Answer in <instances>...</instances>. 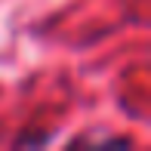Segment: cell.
I'll list each match as a JSON object with an SVG mask.
<instances>
[{
    "mask_svg": "<svg viewBox=\"0 0 151 151\" xmlns=\"http://www.w3.org/2000/svg\"><path fill=\"white\" fill-rule=\"evenodd\" d=\"M133 142L127 136H77L68 142V148H129Z\"/></svg>",
    "mask_w": 151,
    "mask_h": 151,
    "instance_id": "6da1fadb",
    "label": "cell"
},
{
    "mask_svg": "<svg viewBox=\"0 0 151 151\" xmlns=\"http://www.w3.org/2000/svg\"><path fill=\"white\" fill-rule=\"evenodd\" d=\"M52 139L56 136L50 133V129H28L25 127L22 133H16L12 136V148H43V145H52Z\"/></svg>",
    "mask_w": 151,
    "mask_h": 151,
    "instance_id": "7a4b0ae2",
    "label": "cell"
}]
</instances>
